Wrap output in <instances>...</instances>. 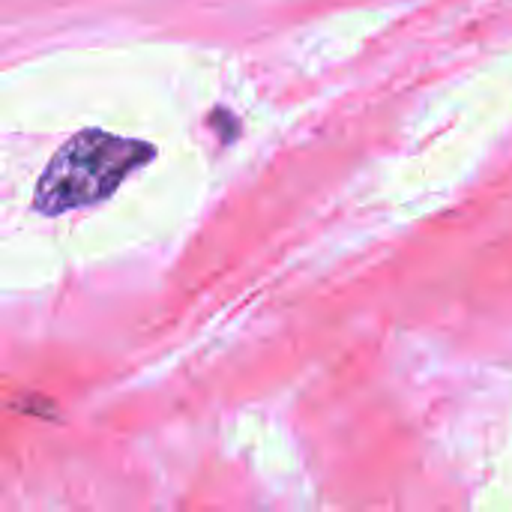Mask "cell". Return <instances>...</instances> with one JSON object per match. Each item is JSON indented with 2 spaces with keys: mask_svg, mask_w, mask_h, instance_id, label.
I'll return each mask as SVG.
<instances>
[{
  "mask_svg": "<svg viewBox=\"0 0 512 512\" xmlns=\"http://www.w3.org/2000/svg\"><path fill=\"white\" fill-rule=\"evenodd\" d=\"M153 159V147L144 141L120 138L102 129H84L72 135L42 171L33 204L45 216L66 213L108 198L135 168Z\"/></svg>",
  "mask_w": 512,
  "mask_h": 512,
  "instance_id": "obj_1",
  "label": "cell"
}]
</instances>
